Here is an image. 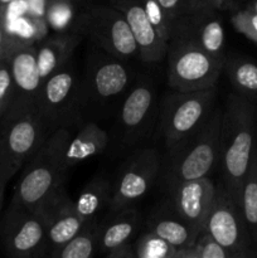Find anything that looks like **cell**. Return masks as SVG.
<instances>
[{
    "instance_id": "cell-1",
    "label": "cell",
    "mask_w": 257,
    "mask_h": 258,
    "mask_svg": "<svg viewBox=\"0 0 257 258\" xmlns=\"http://www.w3.org/2000/svg\"><path fill=\"white\" fill-rule=\"evenodd\" d=\"M256 149L257 103L237 92L231 93L222 113L218 168L222 183L238 202Z\"/></svg>"
},
{
    "instance_id": "cell-2",
    "label": "cell",
    "mask_w": 257,
    "mask_h": 258,
    "mask_svg": "<svg viewBox=\"0 0 257 258\" xmlns=\"http://www.w3.org/2000/svg\"><path fill=\"white\" fill-rule=\"evenodd\" d=\"M223 108L214 107L208 120L190 136L166 150L160 176L164 188L206 178L218 168Z\"/></svg>"
},
{
    "instance_id": "cell-3",
    "label": "cell",
    "mask_w": 257,
    "mask_h": 258,
    "mask_svg": "<svg viewBox=\"0 0 257 258\" xmlns=\"http://www.w3.org/2000/svg\"><path fill=\"white\" fill-rule=\"evenodd\" d=\"M70 139V128L66 127L58 128L45 139L34 155L25 163L13 196V203L35 211L62 188L68 170L63 158Z\"/></svg>"
},
{
    "instance_id": "cell-4",
    "label": "cell",
    "mask_w": 257,
    "mask_h": 258,
    "mask_svg": "<svg viewBox=\"0 0 257 258\" xmlns=\"http://www.w3.org/2000/svg\"><path fill=\"white\" fill-rule=\"evenodd\" d=\"M126 62L98 48L90 55L81 81L82 110L98 111L120 105L134 82V71Z\"/></svg>"
},
{
    "instance_id": "cell-5",
    "label": "cell",
    "mask_w": 257,
    "mask_h": 258,
    "mask_svg": "<svg viewBox=\"0 0 257 258\" xmlns=\"http://www.w3.org/2000/svg\"><path fill=\"white\" fill-rule=\"evenodd\" d=\"M165 57L168 83L173 91L191 92L214 87L223 72V59L175 35L169 39Z\"/></svg>"
},
{
    "instance_id": "cell-6",
    "label": "cell",
    "mask_w": 257,
    "mask_h": 258,
    "mask_svg": "<svg viewBox=\"0 0 257 258\" xmlns=\"http://www.w3.org/2000/svg\"><path fill=\"white\" fill-rule=\"evenodd\" d=\"M81 81L72 60L43 82L37 115L49 136L58 128H70L80 121Z\"/></svg>"
},
{
    "instance_id": "cell-7",
    "label": "cell",
    "mask_w": 257,
    "mask_h": 258,
    "mask_svg": "<svg viewBox=\"0 0 257 258\" xmlns=\"http://www.w3.org/2000/svg\"><path fill=\"white\" fill-rule=\"evenodd\" d=\"M217 86L206 90L174 91L161 103L160 134L165 150H169L196 133L214 110Z\"/></svg>"
},
{
    "instance_id": "cell-8",
    "label": "cell",
    "mask_w": 257,
    "mask_h": 258,
    "mask_svg": "<svg viewBox=\"0 0 257 258\" xmlns=\"http://www.w3.org/2000/svg\"><path fill=\"white\" fill-rule=\"evenodd\" d=\"M77 30L96 48L121 59L140 58L139 44L121 12L108 5H91L78 15Z\"/></svg>"
},
{
    "instance_id": "cell-9",
    "label": "cell",
    "mask_w": 257,
    "mask_h": 258,
    "mask_svg": "<svg viewBox=\"0 0 257 258\" xmlns=\"http://www.w3.org/2000/svg\"><path fill=\"white\" fill-rule=\"evenodd\" d=\"M108 4L130 24L141 60L159 62L165 57L171 27L158 0H108Z\"/></svg>"
},
{
    "instance_id": "cell-10",
    "label": "cell",
    "mask_w": 257,
    "mask_h": 258,
    "mask_svg": "<svg viewBox=\"0 0 257 258\" xmlns=\"http://www.w3.org/2000/svg\"><path fill=\"white\" fill-rule=\"evenodd\" d=\"M48 138L37 112H9L0 120V175L12 179Z\"/></svg>"
},
{
    "instance_id": "cell-11",
    "label": "cell",
    "mask_w": 257,
    "mask_h": 258,
    "mask_svg": "<svg viewBox=\"0 0 257 258\" xmlns=\"http://www.w3.org/2000/svg\"><path fill=\"white\" fill-rule=\"evenodd\" d=\"M204 231L231 254V258H257L239 202L222 180L216 184L214 201Z\"/></svg>"
},
{
    "instance_id": "cell-12",
    "label": "cell",
    "mask_w": 257,
    "mask_h": 258,
    "mask_svg": "<svg viewBox=\"0 0 257 258\" xmlns=\"http://www.w3.org/2000/svg\"><path fill=\"white\" fill-rule=\"evenodd\" d=\"M0 238L9 257L48 256L47 228L38 209L32 211L12 202L0 224Z\"/></svg>"
},
{
    "instance_id": "cell-13",
    "label": "cell",
    "mask_w": 257,
    "mask_h": 258,
    "mask_svg": "<svg viewBox=\"0 0 257 258\" xmlns=\"http://www.w3.org/2000/svg\"><path fill=\"white\" fill-rule=\"evenodd\" d=\"M163 158L158 149H136L120 166L112 183L108 212L133 207L140 201L160 176Z\"/></svg>"
},
{
    "instance_id": "cell-14",
    "label": "cell",
    "mask_w": 257,
    "mask_h": 258,
    "mask_svg": "<svg viewBox=\"0 0 257 258\" xmlns=\"http://www.w3.org/2000/svg\"><path fill=\"white\" fill-rule=\"evenodd\" d=\"M156 91L148 78L134 81L118 105L116 116V141L131 148L145 139L156 115Z\"/></svg>"
},
{
    "instance_id": "cell-15",
    "label": "cell",
    "mask_w": 257,
    "mask_h": 258,
    "mask_svg": "<svg viewBox=\"0 0 257 258\" xmlns=\"http://www.w3.org/2000/svg\"><path fill=\"white\" fill-rule=\"evenodd\" d=\"M13 81V97L9 112H37L38 100L42 91L34 44L13 43L7 55Z\"/></svg>"
},
{
    "instance_id": "cell-16",
    "label": "cell",
    "mask_w": 257,
    "mask_h": 258,
    "mask_svg": "<svg viewBox=\"0 0 257 258\" xmlns=\"http://www.w3.org/2000/svg\"><path fill=\"white\" fill-rule=\"evenodd\" d=\"M171 35L183 38L213 57L226 60L224 28L219 10L207 8L183 15L171 23Z\"/></svg>"
},
{
    "instance_id": "cell-17",
    "label": "cell",
    "mask_w": 257,
    "mask_h": 258,
    "mask_svg": "<svg viewBox=\"0 0 257 258\" xmlns=\"http://www.w3.org/2000/svg\"><path fill=\"white\" fill-rule=\"evenodd\" d=\"M174 211L198 234L204 231L214 201L216 184L209 176L181 181L166 189Z\"/></svg>"
},
{
    "instance_id": "cell-18",
    "label": "cell",
    "mask_w": 257,
    "mask_h": 258,
    "mask_svg": "<svg viewBox=\"0 0 257 258\" xmlns=\"http://www.w3.org/2000/svg\"><path fill=\"white\" fill-rule=\"evenodd\" d=\"M38 211L42 213L47 228L48 257L73 238L86 222L76 212L75 202L70 198L65 186L43 202Z\"/></svg>"
},
{
    "instance_id": "cell-19",
    "label": "cell",
    "mask_w": 257,
    "mask_h": 258,
    "mask_svg": "<svg viewBox=\"0 0 257 258\" xmlns=\"http://www.w3.org/2000/svg\"><path fill=\"white\" fill-rule=\"evenodd\" d=\"M143 224V214L134 206L110 212V216L97 224L98 252L106 254L111 249L131 242Z\"/></svg>"
},
{
    "instance_id": "cell-20",
    "label": "cell",
    "mask_w": 257,
    "mask_h": 258,
    "mask_svg": "<svg viewBox=\"0 0 257 258\" xmlns=\"http://www.w3.org/2000/svg\"><path fill=\"white\" fill-rule=\"evenodd\" d=\"M146 231H150L175 247L176 249L189 247L199 236L166 201L156 207L150 216L144 219Z\"/></svg>"
},
{
    "instance_id": "cell-21",
    "label": "cell",
    "mask_w": 257,
    "mask_h": 258,
    "mask_svg": "<svg viewBox=\"0 0 257 258\" xmlns=\"http://www.w3.org/2000/svg\"><path fill=\"white\" fill-rule=\"evenodd\" d=\"M83 35L80 32L57 33L45 37L35 44L37 62L43 82L55 71L72 60L76 48L81 43Z\"/></svg>"
},
{
    "instance_id": "cell-22",
    "label": "cell",
    "mask_w": 257,
    "mask_h": 258,
    "mask_svg": "<svg viewBox=\"0 0 257 258\" xmlns=\"http://www.w3.org/2000/svg\"><path fill=\"white\" fill-rule=\"evenodd\" d=\"M110 135L93 121L86 123L75 136H71L65 151V165L70 169L92 156L100 155L110 144Z\"/></svg>"
},
{
    "instance_id": "cell-23",
    "label": "cell",
    "mask_w": 257,
    "mask_h": 258,
    "mask_svg": "<svg viewBox=\"0 0 257 258\" xmlns=\"http://www.w3.org/2000/svg\"><path fill=\"white\" fill-rule=\"evenodd\" d=\"M112 197V181L105 176H95L91 179L75 202V209L85 221L97 218V214L110 208Z\"/></svg>"
},
{
    "instance_id": "cell-24",
    "label": "cell",
    "mask_w": 257,
    "mask_h": 258,
    "mask_svg": "<svg viewBox=\"0 0 257 258\" xmlns=\"http://www.w3.org/2000/svg\"><path fill=\"white\" fill-rule=\"evenodd\" d=\"M223 72L234 91L257 103V60L243 55L226 57Z\"/></svg>"
},
{
    "instance_id": "cell-25",
    "label": "cell",
    "mask_w": 257,
    "mask_h": 258,
    "mask_svg": "<svg viewBox=\"0 0 257 258\" xmlns=\"http://www.w3.org/2000/svg\"><path fill=\"white\" fill-rule=\"evenodd\" d=\"M97 218L85 222L81 231L49 254L50 258H92L98 253Z\"/></svg>"
},
{
    "instance_id": "cell-26",
    "label": "cell",
    "mask_w": 257,
    "mask_h": 258,
    "mask_svg": "<svg viewBox=\"0 0 257 258\" xmlns=\"http://www.w3.org/2000/svg\"><path fill=\"white\" fill-rule=\"evenodd\" d=\"M239 206L257 253V149L253 153L242 184Z\"/></svg>"
},
{
    "instance_id": "cell-27",
    "label": "cell",
    "mask_w": 257,
    "mask_h": 258,
    "mask_svg": "<svg viewBox=\"0 0 257 258\" xmlns=\"http://www.w3.org/2000/svg\"><path fill=\"white\" fill-rule=\"evenodd\" d=\"M44 19L48 27L53 28L58 33L78 32L76 14V4L68 0H47Z\"/></svg>"
},
{
    "instance_id": "cell-28",
    "label": "cell",
    "mask_w": 257,
    "mask_h": 258,
    "mask_svg": "<svg viewBox=\"0 0 257 258\" xmlns=\"http://www.w3.org/2000/svg\"><path fill=\"white\" fill-rule=\"evenodd\" d=\"M136 258H174L176 248L150 231L144 232L134 241Z\"/></svg>"
},
{
    "instance_id": "cell-29",
    "label": "cell",
    "mask_w": 257,
    "mask_h": 258,
    "mask_svg": "<svg viewBox=\"0 0 257 258\" xmlns=\"http://www.w3.org/2000/svg\"><path fill=\"white\" fill-rule=\"evenodd\" d=\"M158 2L170 27L174 20L179 19L183 15L209 8L202 0H158Z\"/></svg>"
},
{
    "instance_id": "cell-30",
    "label": "cell",
    "mask_w": 257,
    "mask_h": 258,
    "mask_svg": "<svg viewBox=\"0 0 257 258\" xmlns=\"http://www.w3.org/2000/svg\"><path fill=\"white\" fill-rule=\"evenodd\" d=\"M191 248L196 258H231V254L206 231L197 237Z\"/></svg>"
},
{
    "instance_id": "cell-31",
    "label": "cell",
    "mask_w": 257,
    "mask_h": 258,
    "mask_svg": "<svg viewBox=\"0 0 257 258\" xmlns=\"http://www.w3.org/2000/svg\"><path fill=\"white\" fill-rule=\"evenodd\" d=\"M234 29L257 44V12L251 8L238 10L232 17Z\"/></svg>"
},
{
    "instance_id": "cell-32",
    "label": "cell",
    "mask_w": 257,
    "mask_h": 258,
    "mask_svg": "<svg viewBox=\"0 0 257 258\" xmlns=\"http://www.w3.org/2000/svg\"><path fill=\"white\" fill-rule=\"evenodd\" d=\"M13 97V81L9 62L7 58L0 59V120L8 112Z\"/></svg>"
},
{
    "instance_id": "cell-33",
    "label": "cell",
    "mask_w": 257,
    "mask_h": 258,
    "mask_svg": "<svg viewBox=\"0 0 257 258\" xmlns=\"http://www.w3.org/2000/svg\"><path fill=\"white\" fill-rule=\"evenodd\" d=\"M108 258H136L134 251V242H126L106 253Z\"/></svg>"
},
{
    "instance_id": "cell-34",
    "label": "cell",
    "mask_w": 257,
    "mask_h": 258,
    "mask_svg": "<svg viewBox=\"0 0 257 258\" xmlns=\"http://www.w3.org/2000/svg\"><path fill=\"white\" fill-rule=\"evenodd\" d=\"M207 7L209 8H213L216 10H229V9H233L236 7V3L233 0H202Z\"/></svg>"
},
{
    "instance_id": "cell-35",
    "label": "cell",
    "mask_w": 257,
    "mask_h": 258,
    "mask_svg": "<svg viewBox=\"0 0 257 258\" xmlns=\"http://www.w3.org/2000/svg\"><path fill=\"white\" fill-rule=\"evenodd\" d=\"M12 45H13L12 39L8 37V34L5 33V30L3 29L2 24H0V59L7 58Z\"/></svg>"
},
{
    "instance_id": "cell-36",
    "label": "cell",
    "mask_w": 257,
    "mask_h": 258,
    "mask_svg": "<svg viewBox=\"0 0 257 258\" xmlns=\"http://www.w3.org/2000/svg\"><path fill=\"white\" fill-rule=\"evenodd\" d=\"M8 183H9V179L0 175V209L3 208V203H4V194H5V189H7Z\"/></svg>"
},
{
    "instance_id": "cell-37",
    "label": "cell",
    "mask_w": 257,
    "mask_h": 258,
    "mask_svg": "<svg viewBox=\"0 0 257 258\" xmlns=\"http://www.w3.org/2000/svg\"><path fill=\"white\" fill-rule=\"evenodd\" d=\"M14 2H19V0H0V5H7Z\"/></svg>"
},
{
    "instance_id": "cell-38",
    "label": "cell",
    "mask_w": 257,
    "mask_h": 258,
    "mask_svg": "<svg viewBox=\"0 0 257 258\" xmlns=\"http://www.w3.org/2000/svg\"><path fill=\"white\" fill-rule=\"evenodd\" d=\"M248 8H251V9H253L254 12H257V0H256V2H253V3H252V5H251V7H248Z\"/></svg>"
},
{
    "instance_id": "cell-39",
    "label": "cell",
    "mask_w": 257,
    "mask_h": 258,
    "mask_svg": "<svg viewBox=\"0 0 257 258\" xmlns=\"http://www.w3.org/2000/svg\"><path fill=\"white\" fill-rule=\"evenodd\" d=\"M68 2H72V3H75L76 5H77V4H80V3L85 2V0H68Z\"/></svg>"
},
{
    "instance_id": "cell-40",
    "label": "cell",
    "mask_w": 257,
    "mask_h": 258,
    "mask_svg": "<svg viewBox=\"0 0 257 258\" xmlns=\"http://www.w3.org/2000/svg\"><path fill=\"white\" fill-rule=\"evenodd\" d=\"M233 2H234V3H236V4H238V3H239V2H241V0H233Z\"/></svg>"
}]
</instances>
